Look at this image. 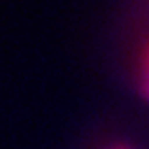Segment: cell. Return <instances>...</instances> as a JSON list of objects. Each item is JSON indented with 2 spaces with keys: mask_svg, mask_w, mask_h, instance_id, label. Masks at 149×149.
<instances>
[{
  "mask_svg": "<svg viewBox=\"0 0 149 149\" xmlns=\"http://www.w3.org/2000/svg\"><path fill=\"white\" fill-rule=\"evenodd\" d=\"M146 86L149 90V56H147V67H146Z\"/></svg>",
  "mask_w": 149,
  "mask_h": 149,
  "instance_id": "1",
  "label": "cell"
}]
</instances>
